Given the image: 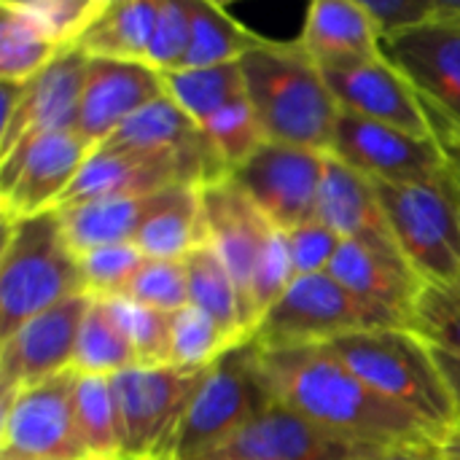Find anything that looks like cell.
Wrapping results in <instances>:
<instances>
[{
    "label": "cell",
    "mask_w": 460,
    "mask_h": 460,
    "mask_svg": "<svg viewBox=\"0 0 460 460\" xmlns=\"http://www.w3.org/2000/svg\"><path fill=\"white\" fill-rule=\"evenodd\" d=\"M259 369L275 404L377 447H439L442 431L391 404L326 348L261 350Z\"/></svg>",
    "instance_id": "cell-1"
},
{
    "label": "cell",
    "mask_w": 460,
    "mask_h": 460,
    "mask_svg": "<svg viewBox=\"0 0 460 460\" xmlns=\"http://www.w3.org/2000/svg\"><path fill=\"white\" fill-rule=\"evenodd\" d=\"M380 450L272 402L210 460H369Z\"/></svg>",
    "instance_id": "cell-14"
},
{
    "label": "cell",
    "mask_w": 460,
    "mask_h": 460,
    "mask_svg": "<svg viewBox=\"0 0 460 460\" xmlns=\"http://www.w3.org/2000/svg\"><path fill=\"white\" fill-rule=\"evenodd\" d=\"M232 348L234 342L202 310L186 305L170 315V367L181 372H205Z\"/></svg>",
    "instance_id": "cell-33"
},
{
    "label": "cell",
    "mask_w": 460,
    "mask_h": 460,
    "mask_svg": "<svg viewBox=\"0 0 460 460\" xmlns=\"http://www.w3.org/2000/svg\"><path fill=\"white\" fill-rule=\"evenodd\" d=\"M92 305L89 294L70 296L57 307L30 318L11 337L0 340V396L46 383L73 369L78 332Z\"/></svg>",
    "instance_id": "cell-13"
},
{
    "label": "cell",
    "mask_w": 460,
    "mask_h": 460,
    "mask_svg": "<svg viewBox=\"0 0 460 460\" xmlns=\"http://www.w3.org/2000/svg\"><path fill=\"white\" fill-rule=\"evenodd\" d=\"M323 348L383 399L412 412L437 431L445 434L458 423V404L437 364L434 348L410 329L358 332Z\"/></svg>",
    "instance_id": "cell-3"
},
{
    "label": "cell",
    "mask_w": 460,
    "mask_h": 460,
    "mask_svg": "<svg viewBox=\"0 0 460 460\" xmlns=\"http://www.w3.org/2000/svg\"><path fill=\"white\" fill-rule=\"evenodd\" d=\"M143 261H146V256L140 253V248L135 243L108 245V248L81 253L78 270H81L84 294L97 296V299L121 296L124 288L129 286V280L143 267Z\"/></svg>",
    "instance_id": "cell-39"
},
{
    "label": "cell",
    "mask_w": 460,
    "mask_h": 460,
    "mask_svg": "<svg viewBox=\"0 0 460 460\" xmlns=\"http://www.w3.org/2000/svg\"><path fill=\"white\" fill-rule=\"evenodd\" d=\"M164 92L202 127L224 105L245 94L240 62L213 67H183L164 73Z\"/></svg>",
    "instance_id": "cell-31"
},
{
    "label": "cell",
    "mask_w": 460,
    "mask_h": 460,
    "mask_svg": "<svg viewBox=\"0 0 460 460\" xmlns=\"http://www.w3.org/2000/svg\"><path fill=\"white\" fill-rule=\"evenodd\" d=\"M383 54L426 105L460 127V22L434 16L423 27L383 40Z\"/></svg>",
    "instance_id": "cell-17"
},
{
    "label": "cell",
    "mask_w": 460,
    "mask_h": 460,
    "mask_svg": "<svg viewBox=\"0 0 460 460\" xmlns=\"http://www.w3.org/2000/svg\"><path fill=\"white\" fill-rule=\"evenodd\" d=\"M159 5L162 0H105L75 46L89 57L148 62Z\"/></svg>",
    "instance_id": "cell-26"
},
{
    "label": "cell",
    "mask_w": 460,
    "mask_h": 460,
    "mask_svg": "<svg viewBox=\"0 0 460 460\" xmlns=\"http://www.w3.org/2000/svg\"><path fill=\"white\" fill-rule=\"evenodd\" d=\"M75 380L70 369L3 399L0 458L89 460L75 418Z\"/></svg>",
    "instance_id": "cell-9"
},
{
    "label": "cell",
    "mask_w": 460,
    "mask_h": 460,
    "mask_svg": "<svg viewBox=\"0 0 460 460\" xmlns=\"http://www.w3.org/2000/svg\"><path fill=\"white\" fill-rule=\"evenodd\" d=\"M38 32L59 49L75 46L105 0H13Z\"/></svg>",
    "instance_id": "cell-37"
},
{
    "label": "cell",
    "mask_w": 460,
    "mask_h": 460,
    "mask_svg": "<svg viewBox=\"0 0 460 460\" xmlns=\"http://www.w3.org/2000/svg\"><path fill=\"white\" fill-rule=\"evenodd\" d=\"M121 323L140 367H170V315L129 302L124 296L108 299Z\"/></svg>",
    "instance_id": "cell-36"
},
{
    "label": "cell",
    "mask_w": 460,
    "mask_h": 460,
    "mask_svg": "<svg viewBox=\"0 0 460 460\" xmlns=\"http://www.w3.org/2000/svg\"><path fill=\"white\" fill-rule=\"evenodd\" d=\"M59 51L62 49L46 40L13 0L0 3V81H30Z\"/></svg>",
    "instance_id": "cell-32"
},
{
    "label": "cell",
    "mask_w": 460,
    "mask_h": 460,
    "mask_svg": "<svg viewBox=\"0 0 460 460\" xmlns=\"http://www.w3.org/2000/svg\"><path fill=\"white\" fill-rule=\"evenodd\" d=\"M369 460H445L439 447H385Z\"/></svg>",
    "instance_id": "cell-45"
},
{
    "label": "cell",
    "mask_w": 460,
    "mask_h": 460,
    "mask_svg": "<svg viewBox=\"0 0 460 460\" xmlns=\"http://www.w3.org/2000/svg\"><path fill=\"white\" fill-rule=\"evenodd\" d=\"M326 154L283 143H261L259 151L232 172L264 218L283 232L318 218V194Z\"/></svg>",
    "instance_id": "cell-11"
},
{
    "label": "cell",
    "mask_w": 460,
    "mask_h": 460,
    "mask_svg": "<svg viewBox=\"0 0 460 460\" xmlns=\"http://www.w3.org/2000/svg\"><path fill=\"white\" fill-rule=\"evenodd\" d=\"M78 294H84L78 253L65 237L59 210L3 224L0 340Z\"/></svg>",
    "instance_id": "cell-4"
},
{
    "label": "cell",
    "mask_w": 460,
    "mask_h": 460,
    "mask_svg": "<svg viewBox=\"0 0 460 460\" xmlns=\"http://www.w3.org/2000/svg\"><path fill=\"white\" fill-rule=\"evenodd\" d=\"M205 137L210 140L216 156L221 159L224 170L232 175L237 167H243L264 140V132L259 127V119L248 102V97H237L229 105H224L218 113H213L202 124Z\"/></svg>",
    "instance_id": "cell-34"
},
{
    "label": "cell",
    "mask_w": 460,
    "mask_h": 460,
    "mask_svg": "<svg viewBox=\"0 0 460 460\" xmlns=\"http://www.w3.org/2000/svg\"><path fill=\"white\" fill-rule=\"evenodd\" d=\"M286 234H288V248H291V261H294L296 278L329 272V267L342 245V237L318 218L310 224H302Z\"/></svg>",
    "instance_id": "cell-42"
},
{
    "label": "cell",
    "mask_w": 460,
    "mask_h": 460,
    "mask_svg": "<svg viewBox=\"0 0 460 460\" xmlns=\"http://www.w3.org/2000/svg\"><path fill=\"white\" fill-rule=\"evenodd\" d=\"M75 418L89 460H121V415L111 377L78 375Z\"/></svg>",
    "instance_id": "cell-30"
},
{
    "label": "cell",
    "mask_w": 460,
    "mask_h": 460,
    "mask_svg": "<svg viewBox=\"0 0 460 460\" xmlns=\"http://www.w3.org/2000/svg\"><path fill=\"white\" fill-rule=\"evenodd\" d=\"M183 261L189 275V305L202 310L208 318H213L234 345L251 340L245 329L237 286L229 270L224 267L221 256L216 253V248L205 243L197 251H191Z\"/></svg>",
    "instance_id": "cell-27"
},
{
    "label": "cell",
    "mask_w": 460,
    "mask_h": 460,
    "mask_svg": "<svg viewBox=\"0 0 460 460\" xmlns=\"http://www.w3.org/2000/svg\"><path fill=\"white\" fill-rule=\"evenodd\" d=\"M439 456L445 460H460V420L453 423L439 439Z\"/></svg>",
    "instance_id": "cell-47"
},
{
    "label": "cell",
    "mask_w": 460,
    "mask_h": 460,
    "mask_svg": "<svg viewBox=\"0 0 460 460\" xmlns=\"http://www.w3.org/2000/svg\"><path fill=\"white\" fill-rule=\"evenodd\" d=\"M394 240L426 286L460 283V186L450 167L429 181H372Z\"/></svg>",
    "instance_id": "cell-5"
},
{
    "label": "cell",
    "mask_w": 460,
    "mask_h": 460,
    "mask_svg": "<svg viewBox=\"0 0 460 460\" xmlns=\"http://www.w3.org/2000/svg\"><path fill=\"white\" fill-rule=\"evenodd\" d=\"M296 280L294 275V261H291V248H288V234L283 229H275L253 275L251 286V326L261 321V315L288 291V286ZM253 334V332H251Z\"/></svg>",
    "instance_id": "cell-40"
},
{
    "label": "cell",
    "mask_w": 460,
    "mask_h": 460,
    "mask_svg": "<svg viewBox=\"0 0 460 460\" xmlns=\"http://www.w3.org/2000/svg\"><path fill=\"white\" fill-rule=\"evenodd\" d=\"M92 154L94 146L75 129L19 143L0 159L3 224L57 210Z\"/></svg>",
    "instance_id": "cell-10"
},
{
    "label": "cell",
    "mask_w": 460,
    "mask_h": 460,
    "mask_svg": "<svg viewBox=\"0 0 460 460\" xmlns=\"http://www.w3.org/2000/svg\"><path fill=\"white\" fill-rule=\"evenodd\" d=\"M329 154L348 167L383 183H415L447 170V159L434 137L340 111Z\"/></svg>",
    "instance_id": "cell-12"
},
{
    "label": "cell",
    "mask_w": 460,
    "mask_h": 460,
    "mask_svg": "<svg viewBox=\"0 0 460 460\" xmlns=\"http://www.w3.org/2000/svg\"><path fill=\"white\" fill-rule=\"evenodd\" d=\"M299 43L321 70H345L385 57L383 38L364 0L310 3Z\"/></svg>",
    "instance_id": "cell-21"
},
{
    "label": "cell",
    "mask_w": 460,
    "mask_h": 460,
    "mask_svg": "<svg viewBox=\"0 0 460 460\" xmlns=\"http://www.w3.org/2000/svg\"><path fill=\"white\" fill-rule=\"evenodd\" d=\"M135 367H140L137 356H135L121 323L116 321L108 299L92 296V305H89L81 332H78L73 369L78 375L116 377Z\"/></svg>",
    "instance_id": "cell-29"
},
{
    "label": "cell",
    "mask_w": 460,
    "mask_h": 460,
    "mask_svg": "<svg viewBox=\"0 0 460 460\" xmlns=\"http://www.w3.org/2000/svg\"><path fill=\"white\" fill-rule=\"evenodd\" d=\"M434 16L460 22V0H437V13Z\"/></svg>",
    "instance_id": "cell-48"
},
{
    "label": "cell",
    "mask_w": 460,
    "mask_h": 460,
    "mask_svg": "<svg viewBox=\"0 0 460 460\" xmlns=\"http://www.w3.org/2000/svg\"><path fill=\"white\" fill-rule=\"evenodd\" d=\"M240 67L264 140L329 154L340 102L299 40L261 38L245 51Z\"/></svg>",
    "instance_id": "cell-2"
},
{
    "label": "cell",
    "mask_w": 460,
    "mask_h": 460,
    "mask_svg": "<svg viewBox=\"0 0 460 460\" xmlns=\"http://www.w3.org/2000/svg\"><path fill=\"white\" fill-rule=\"evenodd\" d=\"M340 111L404 129L418 137H434L426 105L415 86L385 57L345 70H323Z\"/></svg>",
    "instance_id": "cell-20"
},
{
    "label": "cell",
    "mask_w": 460,
    "mask_h": 460,
    "mask_svg": "<svg viewBox=\"0 0 460 460\" xmlns=\"http://www.w3.org/2000/svg\"><path fill=\"white\" fill-rule=\"evenodd\" d=\"M318 221L334 229L342 240H358L402 256L372 178L348 167L332 154H326V170L318 194Z\"/></svg>",
    "instance_id": "cell-22"
},
{
    "label": "cell",
    "mask_w": 460,
    "mask_h": 460,
    "mask_svg": "<svg viewBox=\"0 0 460 460\" xmlns=\"http://www.w3.org/2000/svg\"><path fill=\"white\" fill-rule=\"evenodd\" d=\"M426 105V102H423ZM426 116H429V127H431V135H434V140L439 143V148H442V154H445V159H447V167H450V172L456 175V181H458L460 186V127L458 124H453L447 116H442L437 108H431V105H426Z\"/></svg>",
    "instance_id": "cell-44"
},
{
    "label": "cell",
    "mask_w": 460,
    "mask_h": 460,
    "mask_svg": "<svg viewBox=\"0 0 460 460\" xmlns=\"http://www.w3.org/2000/svg\"><path fill=\"white\" fill-rule=\"evenodd\" d=\"M205 372L135 367L111 377L121 415V460L175 458L183 418Z\"/></svg>",
    "instance_id": "cell-8"
},
{
    "label": "cell",
    "mask_w": 460,
    "mask_h": 460,
    "mask_svg": "<svg viewBox=\"0 0 460 460\" xmlns=\"http://www.w3.org/2000/svg\"><path fill=\"white\" fill-rule=\"evenodd\" d=\"M261 35L248 30L234 19L226 5L213 0H191V35L183 57V67H213L226 62H240Z\"/></svg>",
    "instance_id": "cell-28"
},
{
    "label": "cell",
    "mask_w": 460,
    "mask_h": 460,
    "mask_svg": "<svg viewBox=\"0 0 460 460\" xmlns=\"http://www.w3.org/2000/svg\"><path fill=\"white\" fill-rule=\"evenodd\" d=\"M329 275L358 299L399 315L407 323V329L418 296L426 286L412 272L404 256L372 248L358 240H342L329 267Z\"/></svg>",
    "instance_id": "cell-23"
},
{
    "label": "cell",
    "mask_w": 460,
    "mask_h": 460,
    "mask_svg": "<svg viewBox=\"0 0 460 460\" xmlns=\"http://www.w3.org/2000/svg\"><path fill=\"white\" fill-rule=\"evenodd\" d=\"M434 356H437V364H439V369H442V375H445V380H447V385H450V391H453V396H456L460 420V358L450 356V353H442V350H437V348H434Z\"/></svg>",
    "instance_id": "cell-46"
},
{
    "label": "cell",
    "mask_w": 460,
    "mask_h": 460,
    "mask_svg": "<svg viewBox=\"0 0 460 460\" xmlns=\"http://www.w3.org/2000/svg\"><path fill=\"white\" fill-rule=\"evenodd\" d=\"M0 460H19V458H0Z\"/></svg>",
    "instance_id": "cell-49"
},
{
    "label": "cell",
    "mask_w": 460,
    "mask_h": 460,
    "mask_svg": "<svg viewBox=\"0 0 460 460\" xmlns=\"http://www.w3.org/2000/svg\"><path fill=\"white\" fill-rule=\"evenodd\" d=\"M175 183L208 186L210 178L202 164L175 154H143V151H94L59 208H75L100 199L146 197Z\"/></svg>",
    "instance_id": "cell-15"
},
{
    "label": "cell",
    "mask_w": 460,
    "mask_h": 460,
    "mask_svg": "<svg viewBox=\"0 0 460 460\" xmlns=\"http://www.w3.org/2000/svg\"><path fill=\"white\" fill-rule=\"evenodd\" d=\"M86 67L89 54L78 46H67L27 81L22 102L11 119L0 121V159L30 137L75 129Z\"/></svg>",
    "instance_id": "cell-19"
},
{
    "label": "cell",
    "mask_w": 460,
    "mask_h": 460,
    "mask_svg": "<svg viewBox=\"0 0 460 460\" xmlns=\"http://www.w3.org/2000/svg\"><path fill=\"white\" fill-rule=\"evenodd\" d=\"M129 302L159 313H178L189 305V275L186 261H167V259H146L137 275L121 294Z\"/></svg>",
    "instance_id": "cell-38"
},
{
    "label": "cell",
    "mask_w": 460,
    "mask_h": 460,
    "mask_svg": "<svg viewBox=\"0 0 460 460\" xmlns=\"http://www.w3.org/2000/svg\"><path fill=\"white\" fill-rule=\"evenodd\" d=\"M383 40L423 27L437 13V0H364Z\"/></svg>",
    "instance_id": "cell-43"
},
{
    "label": "cell",
    "mask_w": 460,
    "mask_h": 460,
    "mask_svg": "<svg viewBox=\"0 0 460 460\" xmlns=\"http://www.w3.org/2000/svg\"><path fill=\"white\" fill-rule=\"evenodd\" d=\"M375 329H407V323L399 315L358 299L329 272H321L296 278L261 315L251 340L261 350L323 348L340 337Z\"/></svg>",
    "instance_id": "cell-6"
},
{
    "label": "cell",
    "mask_w": 460,
    "mask_h": 460,
    "mask_svg": "<svg viewBox=\"0 0 460 460\" xmlns=\"http://www.w3.org/2000/svg\"><path fill=\"white\" fill-rule=\"evenodd\" d=\"M164 189L146 197H124V199H100L75 208H57L62 216L65 237L70 248L81 256L108 245L135 243L140 226L159 205Z\"/></svg>",
    "instance_id": "cell-25"
},
{
    "label": "cell",
    "mask_w": 460,
    "mask_h": 460,
    "mask_svg": "<svg viewBox=\"0 0 460 460\" xmlns=\"http://www.w3.org/2000/svg\"><path fill=\"white\" fill-rule=\"evenodd\" d=\"M410 332L431 348L460 358V283L423 286L410 318Z\"/></svg>",
    "instance_id": "cell-35"
},
{
    "label": "cell",
    "mask_w": 460,
    "mask_h": 460,
    "mask_svg": "<svg viewBox=\"0 0 460 460\" xmlns=\"http://www.w3.org/2000/svg\"><path fill=\"white\" fill-rule=\"evenodd\" d=\"M162 94H167L164 73L154 65L89 57L75 132L100 148L127 119Z\"/></svg>",
    "instance_id": "cell-18"
},
{
    "label": "cell",
    "mask_w": 460,
    "mask_h": 460,
    "mask_svg": "<svg viewBox=\"0 0 460 460\" xmlns=\"http://www.w3.org/2000/svg\"><path fill=\"white\" fill-rule=\"evenodd\" d=\"M202 202H205V218H208V237L216 253L221 256L224 267L229 270L248 334L251 326V286L259 267V259L275 232V226L264 218V213L251 202V197L229 178L213 181L202 186Z\"/></svg>",
    "instance_id": "cell-16"
},
{
    "label": "cell",
    "mask_w": 460,
    "mask_h": 460,
    "mask_svg": "<svg viewBox=\"0 0 460 460\" xmlns=\"http://www.w3.org/2000/svg\"><path fill=\"white\" fill-rule=\"evenodd\" d=\"M259 356L261 348L245 340L205 372L183 418L172 460H210L272 404Z\"/></svg>",
    "instance_id": "cell-7"
},
{
    "label": "cell",
    "mask_w": 460,
    "mask_h": 460,
    "mask_svg": "<svg viewBox=\"0 0 460 460\" xmlns=\"http://www.w3.org/2000/svg\"><path fill=\"white\" fill-rule=\"evenodd\" d=\"M210 243L202 186L175 183L164 189L159 205L140 226L135 245L146 259L183 261L191 251Z\"/></svg>",
    "instance_id": "cell-24"
},
{
    "label": "cell",
    "mask_w": 460,
    "mask_h": 460,
    "mask_svg": "<svg viewBox=\"0 0 460 460\" xmlns=\"http://www.w3.org/2000/svg\"><path fill=\"white\" fill-rule=\"evenodd\" d=\"M191 35V0H162L148 51V65L172 73L183 65Z\"/></svg>",
    "instance_id": "cell-41"
}]
</instances>
